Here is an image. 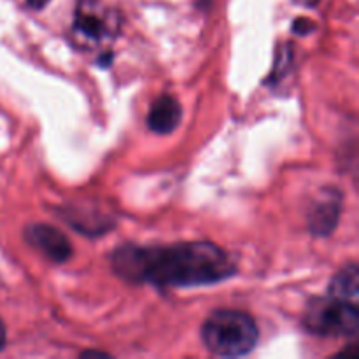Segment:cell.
I'll return each instance as SVG.
<instances>
[{
	"label": "cell",
	"mask_w": 359,
	"mask_h": 359,
	"mask_svg": "<svg viewBox=\"0 0 359 359\" xmlns=\"http://www.w3.org/2000/svg\"><path fill=\"white\" fill-rule=\"evenodd\" d=\"M119 277L158 287H195L216 284L235 273L226 251L210 242H184L165 248L125 245L112 255Z\"/></svg>",
	"instance_id": "cell-1"
},
{
	"label": "cell",
	"mask_w": 359,
	"mask_h": 359,
	"mask_svg": "<svg viewBox=\"0 0 359 359\" xmlns=\"http://www.w3.org/2000/svg\"><path fill=\"white\" fill-rule=\"evenodd\" d=\"M259 339L258 326L251 316L241 311H216L202 326V340L216 356H245L256 347Z\"/></svg>",
	"instance_id": "cell-2"
},
{
	"label": "cell",
	"mask_w": 359,
	"mask_h": 359,
	"mask_svg": "<svg viewBox=\"0 0 359 359\" xmlns=\"http://www.w3.org/2000/svg\"><path fill=\"white\" fill-rule=\"evenodd\" d=\"M305 328L321 337H354L359 332L358 304L326 297L312 300L304 316Z\"/></svg>",
	"instance_id": "cell-3"
},
{
	"label": "cell",
	"mask_w": 359,
	"mask_h": 359,
	"mask_svg": "<svg viewBox=\"0 0 359 359\" xmlns=\"http://www.w3.org/2000/svg\"><path fill=\"white\" fill-rule=\"evenodd\" d=\"M119 14L100 0H81L74 16V35L84 46L112 41L119 32Z\"/></svg>",
	"instance_id": "cell-4"
},
{
	"label": "cell",
	"mask_w": 359,
	"mask_h": 359,
	"mask_svg": "<svg viewBox=\"0 0 359 359\" xmlns=\"http://www.w3.org/2000/svg\"><path fill=\"white\" fill-rule=\"evenodd\" d=\"M25 238L53 263H65L72 256L69 238L49 224H30L25 230Z\"/></svg>",
	"instance_id": "cell-5"
},
{
	"label": "cell",
	"mask_w": 359,
	"mask_h": 359,
	"mask_svg": "<svg viewBox=\"0 0 359 359\" xmlns=\"http://www.w3.org/2000/svg\"><path fill=\"white\" fill-rule=\"evenodd\" d=\"M181 118L182 109L179 105V102L174 97H170V95H161L151 105V111L147 114V126L154 133L167 135V133H172L177 128V125L181 123Z\"/></svg>",
	"instance_id": "cell-6"
},
{
	"label": "cell",
	"mask_w": 359,
	"mask_h": 359,
	"mask_svg": "<svg viewBox=\"0 0 359 359\" xmlns=\"http://www.w3.org/2000/svg\"><path fill=\"white\" fill-rule=\"evenodd\" d=\"M340 216V195L328 193L326 198L318 200L311 212V230L314 235H330L339 223Z\"/></svg>",
	"instance_id": "cell-7"
},
{
	"label": "cell",
	"mask_w": 359,
	"mask_h": 359,
	"mask_svg": "<svg viewBox=\"0 0 359 359\" xmlns=\"http://www.w3.org/2000/svg\"><path fill=\"white\" fill-rule=\"evenodd\" d=\"M359 270L356 263H351L349 266L337 273L333 280L330 283L328 294L339 300L351 302V304H358L359 298Z\"/></svg>",
	"instance_id": "cell-8"
},
{
	"label": "cell",
	"mask_w": 359,
	"mask_h": 359,
	"mask_svg": "<svg viewBox=\"0 0 359 359\" xmlns=\"http://www.w3.org/2000/svg\"><path fill=\"white\" fill-rule=\"evenodd\" d=\"M312 30H314V23L311 20H297V23H294V32H298V34H309Z\"/></svg>",
	"instance_id": "cell-9"
},
{
	"label": "cell",
	"mask_w": 359,
	"mask_h": 359,
	"mask_svg": "<svg viewBox=\"0 0 359 359\" xmlns=\"http://www.w3.org/2000/svg\"><path fill=\"white\" fill-rule=\"evenodd\" d=\"M6 339H7V335H6V326H4V323L0 321V349H2V347L6 346Z\"/></svg>",
	"instance_id": "cell-10"
},
{
	"label": "cell",
	"mask_w": 359,
	"mask_h": 359,
	"mask_svg": "<svg viewBox=\"0 0 359 359\" xmlns=\"http://www.w3.org/2000/svg\"><path fill=\"white\" fill-rule=\"evenodd\" d=\"M28 4L32 7H35V9H41V7H44L48 4V0H28Z\"/></svg>",
	"instance_id": "cell-11"
},
{
	"label": "cell",
	"mask_w": 359,
	"mask_h": 359,
	"mask_svg": "<svg viewBox=\"0 0 359 359\" xmlns=\"http://www.w3.org/2000/svg\"><path fill=\"white\" fill-rule=\"evenodd\" d=\"M300 2H305V4H314L316 0H300Z\"/></svg>",
	"instance_id": "cell-12"
}]
</instances>
